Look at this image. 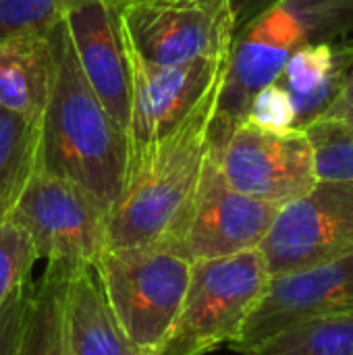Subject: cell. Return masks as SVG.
<instances>
[{
    "label": "cell",
    "mask_w": 353,
    "mask_h": 355,
    "mask_svg": "<svg viewBox=\"0 0 353 355\" xmlns=\"http://www.w3.org/2000/svg\"><path fill=\"white\" fill-rule=\"evenodd\" d=\"M223 81L164 137L131 144L125 183L108 212L106 250L166 248L179 254L210 152Z\"/></svg>",
    "instance_id": "1"
},
{
    "label": "cell",
    "mask_w": 353,
    "mask_h": 355,
    "mask_svg": "<svg viewBox=\"0 0 353 355\" xmlns=\"http://www.w3.org/2000/svg\"><path fill=\"white\" fill-rule=\"evenodd\" d=\"M52 87L40 119L37 171L73 181L108 208L119 200L127 162V131L108 114L89 87L64 19L50 31Z\"/></svg>",
    "instance_id": "2"
},
{
    "label": "cell",
    "mask_w": 353,
    "mask_h": 355,
    "mask_svg": "<svg viewBox=\"0 0 353 355\" xmlns=\"http://www.w3.org/2000/svg\"><path fill=\"white\" fill-rule=\"evenodd\" d=\"M353 31V0H279L233 37L214 121L246 119L252 98L277 81L287 58L314 44L335 42Z\"/></svg>",
    "instance_id": "3"
},
{
    "label": "cell",
    "mask_w": 353,
    "mask_h": 355,
    "mask_svg": "<svg viewBox=\"0 0 353 355\" xmlns=\"http://www.w3.org/2000/svg\"><path fill=\"white\" fill-rule=\"evenodd\" d=\"M270 275L260 250L191 262L175 324L156 355H206L237 341Z\"/></svg>",
    "instance_id": "4"
},
{
    "label": "cell",
    "mask_w": 353,
    "mask_h": 355,
    "mask_svg": "<svg viewBox=\"0 0 353 355\" xmlns=\"http://www.w3.org/2000/svg\"><path fill=\"white\" fill-rule=\"evenodd\" d=\"M112 312L139 355H156L179 314L191 262L166 248L104 250L96 262Z\"/></svg>",
    "instance_id": "5"
},
{
    "label": "cell",
    "mask_w": 353,
    "mask_h": 355,
    "mask_svg": "<svg viewBox=\"0 0 353 355\" xmlns=\"http://www.w3.org/2000/svg\"><path fill=\"white\" fill-rule=\"evenodd\" d=\"M210 154L233 189L260 202L283 206L318 181L312 141L298 127L268 131L248 121L229 127L212 121Z\"/></svg>",
    "instance_id": "6"
},
{
    "label": "cell",
    "mask_w": 353,
    "mask_h": 355,
    "mask_svg": "<svg viewBox=\"0 0 353 355\" xmlns=\"http://www.w3.org/2000/svg\"><path fill=\"white\" fill-rule=\"evenodd\" d=\"M117 10L125 44L148 62L231 56L237 31L231 0H125Z\"/></svg>",
    "instance_id": "7"
},
{
    "label": "cell",
    "mask_w": 353,
    "mask_h": 355,
    "mask_svg": "<svg viewBox=\"0 0 353 355\" xmlns=\"http://www.w3.org/2000/svg\"><path fill=\"white\" fill-rule=\"evenodd\" d=\"M110 208L81 185L35 171L8 220L29 235L37 260L71 266L98 262Z\"/></svg>",
    "instance_id": "8"
},
{
    "label": "cell",
    "mask_w": 353,
    "mask_h": 355,
    "mask_svg": "<svg viewBox=\"0 0 353 355\" xmlns=\"http://www.w3.org/2000/svg\"><path fill=\"white\" fill-rule=\"evenodd\" d=\"M258 250L270 277L353 254V181L318 179L310 191L283 204Z\"/></svg>",
    "instance_id": "9"
},
{
    "label": "cell",
    "mask_w": 353,
    "mask_h": 355,
    "mask_svg": "<svg viewBox=\"0 0 353 355\" xmlns=\"http://www.w3.org/2000/svg\"><path fill=\"white\" fill-rule=\"evenodd\" d=\"M353 312V254L306 270L270 277L229 347L248 354L300 322Z\"/></svg>",
    "instance_id": "10"
},
{
    "label": "cell",
    "mask_w": 353,
    "mask_h": 355,
    "mask_svg": "<svg viewBox=\"0 0 353 355\" xmlns=\"http://www.w3.org/2000/svg\"><path fill=\"white\" fill-rule=\"evenodd\" d=\"M279 208L233 189L208 152L179 256L198 262L256 250Z\"/></svg>",
    "instance_id": "11"
},
{
    "label": "cell",
    "mask_w": 353,
    "mask_h": 355,
    "mask_svg": "<svg viewBox=\"0 0 353 355\" xmlns=\"http://www.w3.org/2000/svg\"><path fill=\"white\" fill-rule=\"evenodd\" d=\"M129 62V127L131 144L164 137L179 127L200 100L225 79L229 58L191 60L183 64H154L137 56L127 44Z\"/></svg>",
    "instance_id": "12"
},
{
    "label": "cell",
    "mask_w": 353,
    "mask_h": 355,
    "mask_svg": "<svg viewBox=\"0 0 353 355\" xmlns=\"http://www.w3.org/2000/svg\"><path fill=\"white\" fill-rule=\"evenodd\" d=\"M64 23L77 62L108 114L129 127V62L119 10L110 0H71Z\"/></svg>",
    "instance_id": "13"
},
{
    "label": "cell",
    "mask_w": 353,
    "mask_h": 355,
    "mask_svg": "<svg viewBox=\"0 0 353 355\" xmlns=\"http://www.w3.org/2000/svg\"><path fill=\"white\" fill-rule=\"evenodd\" d=\"M64 324L71 355H139L112 312L96 262L71 266Z\"/></svg>",
    "instance_id": "14"
},
{
    "label": "cell",
    "mask_w": 353,
    "mask_h": 355,
    "mask_svg": "<svg viewBox=\"0 0 353 355\" xmlns=\"http://www.w3.org/2000/svg\"><path fill=\"white\" fill-rule=\"evenodd\" d=\"M353 62V40H335L293 52L277 83L287 89L298 112V129L314 123L339 96Z\"/></svg>",
    "instance_id": "15"
},
{
    "label": "cell",
    "mask_w": 353,
    "mask_h": 355,
    "mask_svg": "<svg viewBox=\"0 0 353 355\" xmlns=\"http://www.w3.org/2000/svg\"><path fill=\"white\" fill-rule=\"evenodd\" d=\"M52 75L54 56L48 33L0 42V108L40 121Z\"/></svg>",
    "instance_id": "16"
},
{
    "label": "cell",
    "mask_w": 353,
    "mask_h": 355,
    "mask_svg": "<svg viewBox=\"0 0 353 355\" xmlns=\"http://www.w3.org/2000/svg\"><path fill=\"white\" fill-rule=\"evenodd\" d=\"M71 264L48 262L31 283L21 337L15 355H71L64 324V293Z\"/></svg>",
    "instance_id": "17"
},
{
    "label": "cell",
    "mask_w": 353,
    "mask_h": 355,
    "mask_svg": "<svg viewBox=\"0 0 353 355\" xmlns=\"http://www.w3.org/2000/svg\"><path fill=\"white\" fill-rule=\"evenodd\" d=\"M40 121L0 108V223L8 220L37 171Z\"/></svg>",
    "instance_id": "18"
},
{
    "label": "cell",
    "mask_w": 353,
    "mask_h": 355,
    "mask_svg": "<svg viewBox=\"0 0 353 355\" xmlns=\"http://www.w3.org/2000/svg\"><path fill=\"white\" fill-rule=\"evenodd\" d=\"M246 355H353V312L300 322Z\"/></svg>",
    "instance_id": "19"
},
{
    "label": "cell",
    "mask_w": 353,
    "mask_h": 355,
    "mask_svg": "<svg viewBox=\"0 0 353 355\" xmlns=\"http://www.w3.org/2000/svg\"><path fill=\"white\" fill-rule=\"evenodd\" d=\"M304 131L314 148L318 179L353 181V125L316 121Z\"/></svg>",
    "instance_id": "20"
},
{
    "label": "cell",
    "mask_w": 353,
    "mask_h": 355,
    "mask_svg": "<svg viewBox=\"0 0 353 355\" xmlns=\"http://www.w3.org/2000/svg\"><path fill=\"white\" fill-rule=\"evenodd\" d=\"M71 0H0V42L46 35L67 15Z\"/></svg>",
    "instance_id": "21"
},
{
    "label": "cell",
    "mask_w": 353,
    "mask_h": 355,
    "mask_svg": "<svg viewBox=\"0 0 353 355\" xmlns=\"http://www.w3.org/2000/svg\"><path fill=\"white\" fill-rule=\"evenodd\" d=\"M37 260L35 248L17 223H0V306L29 283L31 268Z\"/></svg>",
    "instance_id": "22"
},
{
    "label": "cell",
    "mask_w": 353,
    "mask_h": 355,
    "mask_svg": "<svg viewBox=\"0 0 353 355\" xmlns=\"http://www.w3.org/2000/svg\"><path fill=\"white\" fill-rule=\"evenodd\" d=\"M243 121L268 131H287L298 127V112L287 89L273 81L252 98Z\"/></svg>",
    "instance_id": "23"
},
{
    "label": "cell",
    "mask_w": 353,
    "mask_h": 355,
    "mask_svg": "<svg viewBox=\"0 0 353 355\" xmlns=\"http://www.w3.org/2000/svg\"><path fill=\"white\" fill-rule=\"evenodd\" d=\"M29 289H31V281L25 287L17 289L0 306V355H15L23 329L25 310H27Z\"/></svg>",
    "instance_id": "24"
},
{
    "label": "cell",
    "mask_w": 353,
    "mask_h": 355,
    "mask_svg": "<svg viewBox=\"0 0 353 355\" xmlns=\"http://www.w3.org/2000/svg\"><path fill=\"white\" fill-rule=\"evenodd\" d=\"M316 121H333V123L353 125V62L347 77H345V83H343V87L339 92V96L333 100V104Z\"/></svg>",
    "instance_id": "25"
},
{
    "label": "cell",
    "mask_w": 353,
    "mask_h": 355,
    "mask_svg": "<svg viewBox=\"0 0 353 355\" xmlns=\"http://www.w3.org/2000/svg\"><path fill=\"white\" fill-rule=\"evenodd\" d=\"M279 0H231L233 4V12H235V23L237 29L248 23L250 19H254L256 15H260L262 10H266L268 6H273Z\"/></svg>",
    "instance_id": "26"
},
{
    "label": "cell",
    "mask_w": 353,
    "mask_h": 355,
    "mask_svg": "<svg viewBox=\"0 0 353 355\" xmlns=\"http://www.w3.org/2000/svg\"><path fill=\"white\" fill-rule=\"evenodd\" d=\"M110 2H114V4H121V2H125V0H110Z\"/></svg>",
    "instance_id": "27"
}]
</instances>
